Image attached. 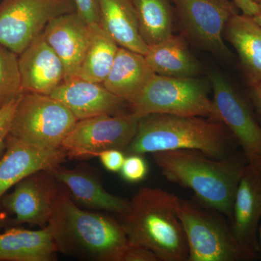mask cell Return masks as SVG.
I'll list each match as a JSON object with an SVG mask.
<instances>
[{
	"label": "cell",
	"mask_w": 261,
	"mask_h": 261,
	"mask_svg": "<svg viewBox=\"0 0 261 261\" xmlns=\"http://www.w3.org/2000/svg\"><path fill=\"white\" fill-rule=\"evenodd\" d=\"M18 66L23 92L50 95L65 81L64 65L43 32L19 55Z\"/></svg>",
	"instance_id": "cell-15"
},
{
	"label": "cell",
	"mask_w": 261,
	"mask_h": 261,
	"mask_svg": "<svg viewBox=\"0 0 261 261\" xmlns=\"http://www.w3.org/2000/svg\"><path fill=\"white\" fill-rule=\"evenodd\" d=\"M77 121L66 106L50 95L23 92L10 135L39 148L60 149Z\"/></svg>",
	"instance_id": "cell-7"
},
{
	"label": "cell",
	"mask_w": 261,
	"mask_h": 261,
	"mask_svg": "<svg viewBox=\"0 0 261 261\" xmlns=\"http://www.w3.org/2000/svg\"><path fill=\"white\" fill-rule=\"evenodd\" d=\"M120 173L125 181L129 183H138L147 176L148 165L142 154H128Z\"/></svg>",
	"instance_id": "cell-27"
},
{
	"label": "cell",
	"mask_w": 261,
	"mask_h": 261,
	"mask_svg": "<svg viewBox=\"0 0 261 261\" xmlns=\"http://www.w3.org/2000/svg\"><path fill=\"white\" fill-rule=\"evenodd\" d=\"M258 231H259L258 243H259V248H260V252H259V253L261 254V226H260V228H259Z\"/></svg>",
	"instance_id": "cell-36"
},
{
	"label": "cell",
	"mask_w": 261,
	"mask_h": 261,
	"mask_svg": "<svg viewBox=\"0 0 261 261\" xmlns=\"http://www.w3.org/2000/svg\"><path fill=\"white\" fill-rule=\"evenodd\" d=\"M67 155L61 148L42 149L8 136L0 159V199L11 187L30 175L61 166Z\"/></svg>",
	"instance_id": "cell-14"
},
{
	"label": "cell",
	"mask_w": 261,
	"mask_h": 261,
	"mask_svg": "<svg viewBox=\"0 0 261 261\" xmlns=\"http://www.w3.org/2000/svg\"><path fill=\"white\" fill-rule=\"evenodd\" d=\"M257 5H258V13L252 16V18L256 22L257 25L261 27V1L257 3Z\"/></svg>",
	"instance_id": "cell-34"
},
{
	"label": "cell",
	"mask_w": 261,
	"mask_h": 261,
	"mask_svg": "<svg viewBox=\"0 0 261 261\" xmlns=\"http://www.w3.org/2000/svg\"><path fill=\"white\" fill-rule=\"evenodd\" d=\"M76 12L89 24H99L97 0H74Z\"/></svg>",
	"instance_id": "cell-30"
},
{
	"label": "cell",
	"mask_w": 261,
	"mask_h": 261,
	"mask_svg": "<svg viewBox=\"0 0 261 261\" xmlns=\"http://www.w3.org/2000/svg\"><path fill=\"white\" fill-rule=\"evenodd\" d=\"M138 118L151 114L200 116L214 119L215 111L206 84L195 77L154 74L130 105Z\"/></svg>",
	"instance_id": "cell-6"
},
{
	"label": "cell",
	"mask_w": 261,
	"mask_h": 261,
	"mask_svg": "<svg viewBox=\"0 0 261 261\" xmlns=\"http://www.w3.org/2000/svg\"><path fill=\"white\" fill-rule=\"evenodd\" d=\"M139 32L148 47L173 35L174 7L171 0H132Z\"/></svg>",
	"instance_id": "cell-25"
},
{
	"label": "cell",
	"mask_w": 261,
	"mask_h": 261,
	"mask_svg": "<svg viewBox=\"0 0 261 261\" xmlns=\"http://www.w3.org/2000/svg\"><path fill=\"white\" fill-rule=\"evenodd\" d=\"M154 75L145 56L119 47L112 68L102 84L130 106Z\"/></svg>",
	"instance_id": "cell-19"
},
{
	"label": "cell",
	"mask_w": 261,
	"mask_h": 261,
	"mask_svg": "<svg viewBox=\"0 0 261 261\" xmlns=\"http://www.w3.org/2000/svg\"><path fill=\"white\" fill-rule=\"evenodd\" d=\"M21 94L0 109V159L6 150L7 138L10 135L15 111Z\"/></svg>",
	"instance_id": "cell-28"
},
{
	"label": "cell",
	"mask_w": 261,
	"mask_h": 261,
	"mask_svg": "<svg viewBox=\"0 0 261 261\" xmlns=\"http://www.w3.org/2000/svg\"><path fill=\"white\" fill-rule=\"evenodd\" d=\"M47 226L58 252L80 260L123 261L130 247L118 220L80 208L61 184Z\"/></svg>",
	"instance_id": "cell-1"
},
{
	"label": "cell",
	"mask_w": 261,
	"mask_h": 261,
	"mask_svg": "<svg viewBox=\"0 0 261 261\" xmlns=\"http://www.w3.org/2000/svg\"><path fill=\"white\" fill-rule=\"evenodd\" d=\"M252 2H254V3H260V2L261 1V0H252Z\"/></svg>",
	"instance_id": "cell-38"
},
{
	"label": "cell",
	"mask_w": 261,
	"mask_h": 261,
	"mask_svg": "<svg viewBox=\"0 0 261 261\" xmlns=\"http://www.w3.org/2000/svg\"><path fill=\"white\" fill-rule=\"evenodd\" d=\"M178 197L176 212L187 240L188 261H247L257 255L243 246L219 212Z\"/></svg>",
	"instance_id": "cell-5"
},
{
	"label": "cell",
	"mask_w": 261,
	"mask_h": 261,
	"mask_svg": "<svg viewBox=\"0 0 261 261\" xmlns=\"http://www.w3.org/2000/svg\"><path fill=\"white\" fill-rule=\"evenodd\" d=\"M251 99L252 104L260 118L261 124V83L251 86Z\"/></svg>",
	"instance_id": "cell-33"
},
{
	"label": "cell",
	"mask_w": 261,
	"mask_h": 261,
	"mask_svg": "<svg viewBox=\"0 0 261 261\" xmlns=\"http://www.w3.org/2000/svg\"><path fill=\"white\" fill-rule=\"evenodd\" d=\"M123 261H160L153 251L145 247L130 245L127 250Z\"/></svg>",
	"instance_id": "cell-31"
},
{
	"label": "cell",
	"mask_w": 261,
	"mask_h": 261,
	"mask_svg": "<svg viewBox=\"0 0 261 261\" xmlns=\"http://www.w3.org/2000/svg\"><path fill=\"white\" fill-rule=\"evenodd\" d=\"M43 35L64 65V82L76 79L88 47L90 25L75 11L51 20Z\"/></svg>",
	"instance_id": "cell-17"
},
{
	"label": "cell",
	"mask_w": 261,
	"mask_h": 261,
	"mask_svg": "<svg viewBox=\"0 0 261 261\" xmlns=\"http://www.w3.org/2000/svg\"><path fill=\"white\" fill-rule=\"evenodd\" d=\"M224 37L238 53L250 86L261 83V27L252 17L238 13L226 23Z\"/></svg>",
	"instance_id": "cell-22"
},
{
	"label": "cell",
	"mask_w": 261,
	"mask_h": 261,
	"mask_svg": "<svg viewBox=\"0 0 261 261\" xmlns=\"http://www.w3.org/2000/svg\"><path fill=\"white\" fill-rule=\"evenodd\" d=\"M100 160L102 166L108 171L118 173L121 171L126 156L125 152L121 149H111L103 151L97 156Z\"/></svg>",
	"instance_id": "cell-29"
},
{
	"label": "cell",
	"mask_w": 261,
	"mask_h": 261,
	"mask_svg": "<svg viewBox=\"0 0 261 261\" xmlns=\"http://www.w3.org/2000/svg\"><path fill=\"white\" fill-rule=\"evenodd\" d=\"M178 200L162 189L140 188L128 210L118 215L130 245L147 247L160 261H188L186 234L176 212Z\"/></svg>",
	"instance_id": "cell-4"
},
{
	"label": "cell",
	"mask_w": 261,
	"mask_h": 261,
	"mask_svg": "<svg viewBox=\"0 0 261 261\" xmlns=\"http://www.w3.org/2000/svg\"><path fill=\"white\" fill-rule=\"evenodd\" d=\"M214 98V120L233 135L249 161L261 158V124L247 99L219 73L210 75Z\"/></svg>",
	"instance_id": "cell-11"
},
{
	"label": "cell",
	"mask_w": 261,
	"mask_h": 261,
	"mask_svg": "<svg viewBox=\"0 0 261 261\" xmlns=\"http://www.w3.org/2000/svg\"><path fill=\"white\" fill-rule=\"evenodd\" d=\"M257 161V162H258L261 165V158H260V159L254 160V161ZM249 162H250V161H249Z\"/></svg>",
	"instance_id": "cell-37"
},
{
	"label": "cell",
	"mask_w": 261,
	"mask_h": 261,
	"mask_svg": "<svg viewBox=\"0 0 261 261\" xmlns=\"http://www.w3.org/2000/svg\"><path fill=\"white\" fill-rule=\"evenodd\" d=\"M49 171L68 190L78 205L118 215L128 210L129 200L108 192L93 173L81 168L69 169L61 166Z\"/></svg>",
	"instance_id": "cell-18"
},
{
	"label": "cell",
	"mask_w": 261,
	"mask_h": 261,
	"mask_svg": "<svg viewBox=\"0 0 261 261\" xmlns=\"http://www.w3.org/2000/svg\"><path fill=\"white\" fill-rule=\"evenodd\" d=\"M10 225V221H8L3 215L0 214V231L3 228H6Z\"/></svg>",
	"instance_id": "cell-35"
},
{
	"label": "cell",
	"mask_w": 261,
	"mask_h": 261,
	"mask_svg": "<svg viewBox=\"0 0 261 261\" xmlns=\"http://www.w3.org/2000/svg\"><path fill=\"white\" fill-rule=\"evenodd\" d=\"M21 93L18 56L0 44V109Z\"/></svg>",
	"instance_id": "cell-26"
},
{
	"label": "cell",
	"mask_w": 261,
	"mask_h": 261,
	"mask_svg": "<svg viewBox=\"0 0 261 261\" xmlns=\"http://www.w3.org/2000/svg\"><path fill=\"white\" fill-rule=\"evenodd\" d=\"M99 25L119 47L145 56L148 46L139 32L132 0H97Z\"/></svg>",
	"instance_id": "cell-20"
},
{
	"label": "cell",
	"mask_w": 261,
	"mask_h": 261,
	"mask_svg": "<svg viewBox=\"0 0 261 261\" xmlns=\"http://www.w3.org/2000/svg\"><path fill=\"white\" fill-rule=\"evenodd\" d=\"M152 155L168 181L192 190L201 205L231 219L235 195L247 163L243 151L222 159L195 149L162 151Z\"/></svg>",
	"instance_id": "cell-2"
},
{
	"label": "cell",
	"mask_w": 261,
	"mask_h": 261,
	"mask_svg": "<svg viewBox=\"0 0 261 261\" xmlns=\"http://www.w3.org/2000/svg\"><path fill=\"white\" fill-rule=\"evenodd\" d=\"M238 9L243 12V14L248 16H254L258 13V5L252 0H232Z\"/></svg>",
	"instance_id": "cell-32"
},
{
	"label": "cell",
	"mask_w": 261,
	"mask_h": 261,
	"mask_svg": "<svg viewBox=\"0 0 261 261\" xmlns=\"http://www.w3.org/2000/svg\"><path fill=\"white\" fill-rule=\"evenodd\" d=\"M59 187L49 171L34 173L17 183L13 192L0 199L3 211L15 216L10 224L47 226Z\"/></svg>",
	"instance_id": "cell-12"
},
{
	"label": "cell",
	"mask_w": 261,
	"mask_h": 261,
	"mask_svg": "<svg viewBox=\"0 0 261 261\" xmlns=\"http://www.w3.org/2000/svg\"><path fill=\"white\" fill-rule=\"evenodd\" d=\"M182 36L196 47L220 57L231 56L224 41L225 27L238 14L230 0H171Z\"/></svg>",
	"instance_id": "cell-10"
},
{
	"label": "cell",
	"mask_w": 261,
	"mask_h": 261,
	"mask_svg": "<svg viewBox=\"0 0 261 261\" xmlns=\"http://www.w3.org/2000/svg\"><path fill=\"white\" fill-rule=\"evenodd\" d=\"M58 252L47 226L37 231L6 228L0 233V261H51Z\"/></svg>",
	"instance_id": "cell-21"
},
{
	"label": "cell",
	"mask_w": 261,
	"mask_h": 261,
	"mask_svg": "<svg viewBox=\"0 0 261 261\" xmlns=\"http://www.w3.org/2000/svg\"><path fill=\"white\" fill-rule=\"evenodd\" d=\"M238 144L221 122L200 116L151 114L139 121L137 133L125 154H144L195 149L214 159L234 154Z\"/></svg>",
	"instance_id": "cell-3"
},
{
	"label": "cell",
	"mask_w": 261,
	"mask_h": 261,
	"mask_svg": "<svg viewBox=\"0 0 261 261\" xmlns=\"http://www.w3.org/2000/svg\"><path fill=\"white\" fill-rule=\"evenodd\" d=\"M261 219V165L247 162L239 184L231 214V229L239 243L257 255Z\"/></svg>",
	"instance_id": "cell-13"
},
{
	"label": "cell",
	"mask_w": 261,
	"mask_h": 261,
	"mask_svg": "<svg viewBox=\"0 0 261 261\" xmlns=\"http://www.w3.org/2000/svg\"><path fill=\"white\" fill-rule=\"evenodd\" d=\"M50 96L66 106L78 121L125 113L123 108L128 105L102 84L78 78L63 82Z\"/></svg>",
	"instance_id": "cell-16"
},
{
	"label": "cell",
	"mask_w": 261,
	"mask_h": 261,
	"mask_svg": "<svg viewBox=\"0 0 261 261\" xmlns=\"http://www.w3.org/2000/svg\"><path fill=\"white\" fill-rule=\"evenodd\" d=\"M154 74L169 77H195L202 72V65L189 49L182 35H174L149 46L145 56Z\"/></svg>",
	"instance_id": "cell-23"
},
{
	"label": "cell",
	"mask_w": 261,
	"mask_h": 261,
	"mask_svg": "<svg viewBox=\"0 0 261 261\" xmlns=\"http://www.w3.org/2000/svg\"><path fill=\"white\" fill-rule=\"evenodd\" d=\"M89 25L88 47L77 78L102 84L112 68L119 46L99 24Z\"/></svg>",
	"instance_id": "cell-24"
},
{
	"label": "cell",
	"mask_w": 261,
	"mask_h": 261,
	"mask_svg": "<svg viewBox=\"0 0 261 261\" xmlns=\"http://www.w3.org/2000/svg\"><path fill=\"white\" fill-rule=\"evenodd\" d=\"M140 118L133 113L102 115L80 120L62 143L67 157H97L108 149L124 152L137 133Z\"/></svg>",
	"instance_id": "cell-9"
},
{
	"label": "cell",
	"mask_w": 261,
	"mask_h": 261,
	"mask_svg": "<svg viewBox=\"0 0 261 261\" xmlns=\"http://www.w3.org/2000/svg\"><path fill=\"white\" fill-rule=\"evenodd\" d=\"M75 11L74 0H3L0 44L19 56L51 20Z\"/></svg>",
	"instance_id": "cell-8"
}]
</instances>
